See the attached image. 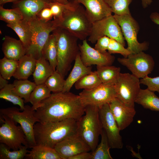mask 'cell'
<instances>
[{
    "label": "cell",
    "instance_id": "24",
    "mask_svg": "<svg viewBox=\"0 0 159 159\" xmlns=\"http://www.w3.org/2000/svg\"><path fill=\"white\" fill-rule=\"evenodd\" d=\"M55 71L49 61L42 57L36 60L35 69L32 74L34 82L37 85L44 83Z\"/></svg>",
    "mask_w": 159,
    "mask_h": 159
},
{
    "label": "cell",
    "instance_id": "17",
    "mask_svg": "<svg viewBox=\"0 0 159 159\" xmlns=\"http://www.w3.org/2000/svg\"><path fill=\"white\" fill-rule=\"evenodd\" d=\"M109 104L111 112L120 130L127 127L132 122L136 113L135 108L127 106L116 97Z\"/></svg>",
    "mask_w": 159,
    "mask_h": 159
},
{
    "label": "cell",
    "instance_id": "29",
    "mask_svg": "<svg viewBox=\"0 0 159 159\" xmlns=\"http://www.w3.org/2000/svg\"><path fill=\"white\" fill-rule=\"evenodd\" d=\"M42 55L49 62L55 71L57 65V49L56 37L52 33L44 45L42 51Z\"/></svg>",
    "mask_w": 159,
    "mask_h": 159
},
{
    "label": "cell",
    "instance_id": "44",
    "mask_svg": "<svg viewBox=\"0 0 159 159\" xmlns=\"http://www.w3.org/2000/svg\"><path fill=\"white\" fill-rule=\"evenodd\" d=\"M92 153L83 152L78 154L71 158L69 159H92Z\"/></svg>",
    "mask_w": 159,
    "mask_h": 159
},
{
    "label": "cell",
    "instance_id": "26",
    "mask_svg": "<svg viewBox=\"0 0 159 159\" xmlns=\"http://www.w3.org/2000/svg\"><path fill=\"white\" fill-rule=\"evenodd\" d=\"M25 158L27 159H62L55 149L48 147L36 145L29 151Z\"/></svg>",
    "mask_w": 159,
    "mask_h": 159
},
{
    "label": "cell",
    "instance_id": "41",
    "mask_svg": "<svg viewBox=\"0 0 159 159\" xmlns=\"http://www.w3.org/2000/svg\"><path fill=\"white\" fill-rule=\"evenodd\" d=\"M140 84L147 86V88L159 93V76L152 78L147 76L140 80Z\"/></svg>",
    "mask_w": 159,
    "mask_h": 159
},
{
    "label": "cell",
    "instance_id": "10",
    "mask_svg": "<svg viewBox=\"0 0 159 159\" xmlns=\"http://www.w3.org/2000/svg\"><path fill=\"white\" fill-rule=\"evenodd\" d=\"M104 36L115 40L124 46L125 45L121 28L112 14L92 23L88 40L94 44L99 38Z\"/></svg>",
    "mask_w": 159,
    "mask_h": 159
},
{
    "label": "cell",
    "instance_id": "4",
    "mask_svg": "<svg viewBox=\"0 0 159 159\" xmlns=\"http://www.w3.org/2000/svg\"><path fill=\"white\" fill-rule=\"evenodd\" d=\"M52 33L56 39L57 63L56 70L64 78L71 68L72 63L80 53L78 39L59 27H56Z\"/></svg>",
    "mask_w": 159,
    "mask_h": 159
},
{
    "label": "cell",
    "instance_id": "18",
    "mask_svg": "<svg viewBox=\"0 0 159 159\" xmlns=\"http://www.w3.org/2000/svg\"><path fill=\"white\" fill-rule=\"evenodd\" d=\"M85 8L87 16L92 23L112 15V12L104 0H74Z\"/></svg>",
    "mask_w": 159,
    "mask_h": 159
},
{
    "label": "cell",
    "instance_id": "12",
    "mask_svg": "<svg viewBox=\"0 0 159 159\" xmlns=\"http://www.w3.org/2000/svg\"><path fill=\"white\" fill-rule=\"evenodd\" d=\"M117 61L139 79L144 78L151 73L155 64L152 57L143 51L131 54L127 57L119 58Z\"/></svg>",
    "mask_w": 159,
    "mask_h": 159
},
{
    "label": "cell",
    "instance_id": "48",
    "mask_svg": "<svg viewBox=\"0 0 159 159\" xmlns=\"http://www.w3.org/2000/svg\"><path fill=\"white\" fill-rule=\"evenodd\" d=\"M19 0H0V6H3V5L8 2H14Z\"/></svg>",
    "mask_w": 159,
    "mask_h": 159
},
{
    "label": "cell",
    "instance_id": "16",
    "mask_svg": "<svg viewBox=\"0 0 159 159\" xmlns=\"http://www.w3.org/2000/svg\"><path fill=\"white\" fill-rule=\"evenodd\" d=\"M54 148L62 159H69L79 153L91 150L90 146L77 133L66 138L57 144Z\"/></svg>",
    "mask_w": 159,
    "mask_h": 159
},
{
    "label": "cell",
    "instance_id": "31",
    "mask_svg": "<svg viewBox=\"0 0 159 159\" xmlns=\"http://www.w3.org/2000/svg\"><path fill=\"white\" fill-rule=\"evenodd\" d=\"M102 84L96 71L85 75L74 84L77 90H89L95 88Z\"/></svg>",
    "mask_w": 159,
    "mask_h": 159
},
{
    "label": "cell",
    "instance_id": "39",
    "mask_svg": "<svg viewBox=\"0 0 159 159\" xmlns=\"http://www.w3.org/2000/svg\"><path fill=\"white\" fill-rule=\"evenodd\" d=\"M115 40L110 38V42L107 50L110 54H119L122 55L124 57H127L131 54L127 48Z\"/></svg>",
    "mask_w": 159,
    "mask_h": 159
},
{
    "label": "cell",
    "instance_id": "3",
    "mask_svg": "<svg viewBox=\"0 0 159 159\" xmlns=\"http://www.w3.org/2000/svg\"><path fill=\"white\" fill-rule=\"evenodd\" d=\"M52 21L56 28L66 30L80 40L86 39L90 34L92 23L85 9L74 0L66 5L60 20Z\"/></svg>",
    "mask_w": 159,
    "mask_h": 159
},
{
    "label": "cell",
    "instance_id": "22",
    "mask_svg": "<svg viewBox=\"0 0 159 159\" xmlns=\"http://www.w3.org/2000/svg\"><path fill=\"white\" fill-rule=\"evenodd\" d=\"M36 59L32 55L25 54L18 60L17 67L13 77L18 80L27 79L34 72Z\"/></svg>",
    "mask_w": 159,
    "mask_h": 159
},
{
    "label": "cell",
    "instance_id": "11",
    "mask_svg": "<svg viewBox=\"0 0 159 159\" xmlns=\"http://www.w3.org/2000/svg\"><path fill=\"white\" fill-rule=\"evenodd\" d=\"M140 84L139 78L132 74L120 73L115 85L116 97L127 106L135 108Z\"/></svg>",
    "mask_w": 159,
    "mask_h": 159
},
{
    "label": "cell",
    "instance_id": "50",
    "mask_svg": "<svg viewBox=\"0 0 159 159\" xmlns=\"http://www.w3.org/2000/svg\"></svg>",
    "mask_w": 159,
    "mask_h": 159
},
{
    "label": "cell",
    "instance_id": "14",
    "mask_svg": "<svg viewBox=\"0 0 159 159\" xmlns=\"http://www.w3.org/2000/svg\"><path fill=\"white\" fill-rule=\"evenodd\" d=\"M79 95L85 107L92 105L99 107L109 103L116 97V92L115 85L102 83L95 88L83 90Z\"/></svg>",
    "mask_w": 159,
    "mask_h": 159
},
{
    "label": "cell",
    "instance_id": "32",
    "mask_svg": "<svg viewBox=\"0 0 159 159\" xmlns=\"http://www.w3.org/2000/svg\"><path fill=\"white\" fill-rule=\"evenodd\" d=\"M101 136L100 143L92 152V159H112L110 152L111 147L106 135L103 130Z\"/></svg>",
    "mask_w": 159,
    "mask_h": 159
},
{
    "label": "cell",
    "instance_id": "45",
    "mask_svg": "<svg viewBox=\"0 0 159 159\" xmlns=\"http://www.w3.org/2000/svg\"><path fill=\"white\" fill-rule=\"evenodd\" d=\"M151 20L159 26V13L155 12L152 13L150 16Z\"/></svg>",
    "mask_w": 159,
    "mask_h": 159
},
{
    "label": "cell",
    "instance_id": "28",
    "mask_svg": "<svg viewBox=\"0 0 159 159\" xmlns=\"http://www.w3.org/2000/svg\"><path fill=\"white\" fill-rule=\"evenodd\" d=\"M12 91L15 95L24 99L25 103L29 102L30 95L37 86L34 82L27 79L18 80L14 81Z\"/></svg>",
    "mask_w": 159,
    "mask_h": 159
},
{
    "label": "cell",
    "instance_id": "20",
    "mask_svg": "<svg viewBox=\"0 0 159 159\" xmlns=\"http://www.w3.org/2000/svg\"><path fill=\"white\" fill-rule=\"evenodd\" d=\"M2 50L4 57L16 60L26 54V48L20 39L7 36L4 38Z\"/></svg>",
    "mask_w": 159,
    "mask_h": 159
},
{
    "label": "cell",
    "instance_id": "25",
    "mask_svg": "<svg viewBox=\"0 0 159 159\" xmlns=\"http://www.w3.org/2000/svg\"><path fill=\"white\" fill-rule=\"evenodd\" d=\"M7 26L16 33L27 51L31 44L32 38V32L27 21L24 19L16 23L7 24Z\"/></svg>",
    "mask_w": 159,
    "mask_h": 159
},
{
    "label": "cell",
    "instance_id": "40",
    "mask_svg": "<svg viewBox=\"0 0 159 159\" xmlns=\"http://www.w3.org/2000/svg\"><path fill=\"white\" fill-rule=\"evenodd\" d=\"M66 5L53 1L50 2L49 6L52 13L54 21H58L62 19L63 13Z\"/></svg>",
    "mask_w": 159,
    "mask_h": 159
},
{
    "label": "cell",
    "instance_id": "36",
    "mask_svg": "<svg viewBox=\"0 0 159 159\" xmlns=\"http://www.w3.org/2000/svg\"><path fill=\"white\" fill-rule=\"evenodd\" d=\"M14 87L13 84H8L0 90V98L17 105L20 107V111H23L24 108V100L22 98L15 95L12 92Z\"/></svg>",
    "mask_w": 159,
    "mask_h": 159
},
{
    "label": "cell",
    "instance_id": "34",
    "mask_svg": "<svg viewBox=\"0 0 159 159\" xmlns=\"http://www.w3.org/2000/svg\"><path fill=\"white\" fill-rule=\"evenodd\" d=\"M28 147L23 145L19 149L10 151V149L4 144L0 143V159H23L28 153Z\"/></svg>",
    "mask_w": 159,
    "mask_h": 159
},
{
    "label": "cell",
    "instance_id": "23",
    "mask_svg": "<svg viewBox=\"0 0 159 159\" xmlns=\"http://www.w3.org/2000/svg\"><path fill=\"white\" fill-rule=\"evenodd\" d=\"M135 102L145 109L159 112V97L154 92L148 88L140 89L135 98Z\"/></svg>",
    "mask_w": 159,
    "mask_h": 159
},
{
    "label": "cell",
    "instance_id": "37",
    "mask_svg": "<svg viewBox=\"0 0 159 159\" xmlns=\"http://www.w3.org/2000/svg\"><path fill=\"white\" fill-rule=\"evenodd\" d=\"M65 80L61 74L56 70L44 83L51 92H60L63 91Z\"/></svg>",
    "mask_w": 159,
    "mask_h": 159
},
{
    "label": "cell",
    "instance_id": "27",
    "mask_svg": "<svg viewBox=\"0 0 159 159\" xmlns=\"http://www.w3.org/2000/svg\"><path fill=\"white\" fill-rule=\"evenodd\" d=\"M96 71L102 83L115 85L120 73V68L112 65H97Z\"/></svg>",
    "mask_w": 159,
    "mask_h": 159
},
{
    "label": "cell",
    "instance_id": "30",
    "mask_svg": "<svg viewBox=\"0 0 159 159\" xmlns=\"http://www.w3.org/2000/svg\"><path fill=\"white\" fill-rule=\"evenodd\" d=\"M51 92L44 83L37 85L31 93L29 100L33 110L35 111L39 107L41 102L50 96Z\"/></svg>",
    "mask_w": 159,
    "mask_h": 159
},
{
    "label": "cell",
    "instance_id": "49",
    "mask_svg": "<svg viewBox=\"0 0 159 159\" xmlns=\"http://www.w3.org/2000/svg\"><path fill=\"white\" fill-rule=\"evenodd\" d=\"M52 1L58 2L63 4H69V0H52Z\"/></svg>",
    "mask_w": 159,
    "mask_h": 159
},
{
    "label": "cell",
    "instance_id": "46",
    "mask_svg": "<svg viewBox=\"0 0 159 159\" xmlns=\"http://www.w3.org/2000/svg\"><path fill=\"white\" fill-rule=\"evenodd\" d=\"M6 79L4 78L0 74V89L1 90L8 84V82Z\"/></svg>",
    "mask_w": 159,
    "mask_h": 159
},
{
    "label": "cell",
    "instance_id": "21",
    "mask_svg": "<svg viewBox=\"0 0 159 159\" xmlns=\"http://www.w3.org/2000/svg\"><path fill=\"white\" fill-rule=\"evenodd\" d=\"M73 69L65 80L62 92H70L75 83L83 76L91 73V67L85 66L81 61L80 53L77 56Z\"/></svg>",
    "mask_w": 159,
    "mask_h": 159
},
{
    "label": "cell",
    "instance_id": "5",
    "mask_svg": "<svg viewBox=\"0 0 159 159\" xmlns=\"http://www.w3.org/2000/svg\"><path fill=\"white\" fill-rule=\"evenodd\" d=\"M83 115L77 121V133L90 146L92 152L98 144L99 137L103 130L99 107L86 106Z\"/></svg>",
    "mask_w": 159,
    "mask_h": 159
},
{
    "label": "cell",
    "instance_id": "2",
    "mask_svg": "<svg viewBox=\"0 0 159 159\" xmlns=\"http://www.w3.org/2000/svg\"><path fill=\"white\" fill-rule=\"evenodd\" d=\"M36 145L54 148L66 138L77 133V121L72 119L52 122L36 123L34 127Z\"/></svg>",
    "mask_w": 159,
    "mask_h": 159
},
{
    "label": "cell",
    "instance_id": "15",
    "mask_svg": "<svg viewBox=\"0 0 159 159\" xmlns=\"http://www.w3.org/2000/svg\"><path fill=\"white\" fill-rule=\"evenodd\" d=\"M81 59L86 66L92 65H111L115 60V57L108 52L101 53L92 47L86 39L83 41L82 44H79Z\"/></svg>",
    "mask_w": 159,
    "mask_h": 159
},
{
    "label": "cell",
    "instance_id": "38",
    "mask_svg": "<svg viewBox=\"0 0 159 159\" xmlns=\"http://www.w3.org/2000/svg\"><path fill=\"white\" fill-rule=\"evenodd\" d=\"M18 64V60L8 59L4 57L0 60V74L7 80H9L13 76Z\"/></svg>",
    "mask_w": 159,
    "mask_h": 159
},
{
    "label": "cell",
    "instance_id": "42",
    "mask_svg": "<svg viewBox=\"0 0 159 159\" xmlns=\"http://www.w3.org/2000/svg\"><path fill=\"white\" fill-rule=\"evenodd\" d=\"M110 40V38L106 36L99 38L96 42L94 48L101 53L106 52Z\"/></svg>",
    "mask_w": 159,
    "mask_h": 159
},
{
    "label": "cell",
    "instance_id": "1",
    "mask_svg": "<svg viewBox=\"0 0 159 159\" xmlns=\"http://www.w3.org/2000/svg\"><path fill=\"white\" fill-rule=\"evenodd\" d=\"M41 103L34 113L39 122H56L68 119L77 121L85 113L86 107L79 95L70 92L53 93Z\"/></svg>",
    "mask_w": 159,
    "mask_h": 159
},
{
    "label": "cell",
    "instance_id": "35",
    "mask_svg": "<svg viewBox=\"0 0 159 159\" xmlns=\"http://www.w3.org/2000/svg\"><path fill=\"white\" fill-rule=\"evenodd\" d=\"M132 0H104L114 14H130L129 6Z\"/></svg>",
    "mask_w": 159,
    "mask_h": 159
},
{
    "label": "cell",
    "instance_id": "33",
    "mask_svg": "<svg viewBox=\"0 0 159 159\" xmlns=\"http://www.w3.org/2000/svg\"><path fill=\"white\" fill-rule=\"evenodd\" d=\"M24 19L23 16L18 8L6 9L3 7V6H0V19L7 24L16 23Z\"/></svg>",
    "mask_w": 159,
    "mask_h": 159
},
{
    "label": "cell",
    "instance_id": "19",
    "mask_svg": "<svg viewBox=\"0 0 159 159\" xmlns=\"http://www.w3.org/2000/svg\"><path fill=\"white\" fill-rule=\"evenodd\" d=\"M52 0H19L13 3V8H18L24 19L27 21L36 17L43 8L49 6Z\"/></svg>",
    "mask_w": 159,
    "mask_h": 159
},
{
    "label": "cell",
    "instance_id": "8",
    "mask_svg": "<svg viewBox=\"0 0 159 159\" xmlns=\"http://www.w3.org/2000/svg\"><path fill=\"white\" fill-rule=\"evenodd\" d=\"M120 26L125 39L127 44V49L131 54H136L147 50L149 44L147 42H139L137 35L140 30L138 22L131 14L122 15H113Z\"/></svg>",
    "mask_w": 159,
    "mask_h": 159
},
{
    "label": "cell",
    "instance_id": "47",
    "mask_svg": "<svg viewBox=\"0 0 159 159\" xmlns=\"http://www.w3.org/2000/svg\"><path fill=\"white\" fill-rule=\"evenodd\" d=\"M142 6L143 8H146L150 5L153 2V0H141Z\"/></svg>",
    "mask_w": 159,
    "mask_h": 159
},
{
    "label": "cell",
    "instance_id": "6",
    "mask_svg": "<svg viewBox=\"0 0 159 159\" xmlns=\"http://www.w3.org/2000/svg\"><path fill=\"white\" fill-rule=\"evenodd\" d=\"M15 107L1 108V114L5 115L13 120L16 123H18L22 127L26 136L29 148H31L36 145L34 133L35 124L39 120L34 115V110L32 107L26 105L22 112Z\"/></svg>",
    "mask_w": 159,
    "mask_h": 159
},
{
    "label": "cell",
    "instance_id": "13",
    "mask_svg": "<svg viewBox=\"0 0 159 159\" xmlns=\"http://www.w3.org/2000/svg\"><path fill=\"white\" fill-rule=\"evenodd\" d=\"M100 120L103 130L107 138L111 148L121 149L123 144L120 131L110 111L109 103L99 107Z\"/></svg>",
    "mask_w": 159,
    "mask_h": 159
},
{
    "label": "cell",
    "instance_id": "7",
    "mask_svg": "<svg viewBox=\"0 0 159 159\" xmlns=\"http://www.w3.org/2000/svg\"><path fill=\"white\" fill-rule=\"evenodd\" d=\"M32 33L31 44L26 54L33 56L36 60L42 56L43 49L50 35L56 28L52 20L45 22L36 17L28 21Z\"/></svg>",
    "mask_w": 159,
    "mask_h": 159
},
{
    "label": "cell",
    "instance_id": "9",
    "mask_svg": "<svg viewBox=\"0 0 159 159\" xmlns=\"http://www.w3.org/2000/svg\"><path fill=\"white\" fill-rule=\"evenodd\" d=\"M3 123L0 127V143L4 144L13 150H18L23 145L29 148L24 133L20 125L17 126L13 120L7 116L1 115Z\"/></svg>",
    "mask_w": 159,
    "mask_h": 159
},
{
    "label": "cell",
    "instance_id": "43",
    "mask_svg": "<svg viewBox=\"0 0 159 159\" xmlns=\"http://www.w3.org/2000/svg\"><path fill=\"white\" fill-rule=\"evenodd\" d=\"M36 16L40 20L45 22L51 21L52 18L53 17L49 5L42 9L38 13Z\"/></svg>",
    "mask_w": 159,
    "mask_h": 159
}]
</instances>
